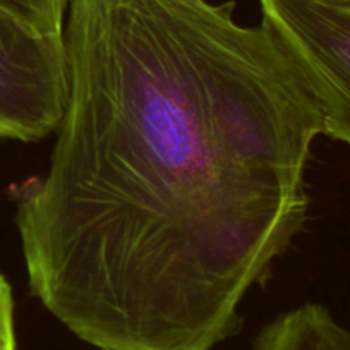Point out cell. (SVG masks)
<instances>
[{
	"label": "cell",
	"instance_id": "cell-4",
	"mask_svg": "<svg viewBox=\"0 0 350 350\" xmlns=\"http://www.w3.org/2000/svg\"><path fill=\"white\" fill-rule=\"evenodd\" d=\"M254 350H350V332L321 304H302L265 326Z\"/></svg>",
	"mask_w": 350,
	"mask_h": 350
},
{
	"label": "cell",
	"instance_id": "cell-1",
	"mask_svg": "<svg viewBox=\"0 0 350 350\" xmlns=\"http://www.w3.org/2000/svg\"><path fill=\"white\" fill-rule=\"evenodd\" d=\"M69 93L16 196L31 294L98 350H211L308 220L318 100L234 2L70 0Z\"/></svg>",
	"mask_w": 350,
	"mask_h": 350
},
{
	"label": "cell",
	"instance_id": "cell-5",
	"mask_svg": "<svg viewBox=\"0 0 350 350\" xmlns=\"http://www.w3.org/2000/svg\"><path fill=\"white\" fill-rule=\"evenodd\" d=\"M70 0H0L4 9L36 33L59 36L64 33Z\"/></svg>",
	"mask_w": 350,
	"mask_h": 350
},
{
	"label": "cell",
	"instance_id": "cell-3",
	"mask_svg": "<svg viewBox=\"0 0 350 350\" xmlns=\"http://www.w3.org/2000/svg\"><path fill=\"white\" fill-rule=\"evenodd\" d=\"M67 93L64 35L36 33L0 9V137L35 143L57 133Z\"/></svg>",
	"mask_w": 350,
	"mask_h": 350
},
{
	"label": "cell",
	"instance_id": "cell-6",
	"mask_svg": "<svg viewBox=\"0 0 350 350\" xmlns=\"http://www.w3.org/2000/svg\"><path fill=\"white\" fill-rule=\"evenodd\" d=\"M0 350H16L14 302L8 280L0 275Z\"/></svg>",
	"mask_w": 350,
	"mask_h": 350
},
{
	"label": "cell",
	"instance_id": "cell-2",
	"mask_svg": "<svg viewBox=\"0 0 350 350\" xmlns=\"http://www.w3.org/2000/svg\"><path fill=\"white\" fill-rule=\"evenodd\" d=\"M311 86L323 134L350 146V0H259Z\"/></svg>",
	"mask_w": 350,
	"mask_h": 350
}]
</instances>
